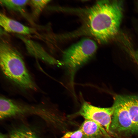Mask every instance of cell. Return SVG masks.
Masks as SVG:
<instances>
[{
	"instance_id": "1",
	"label": "cell",
	"mask_w": 138,
	"mask_h": 138,
	"mask_svg": "<svg viewBox=\"0 0 138 138\" xmlns=\"http://www.w3.org/2000/svg\"><path fill=\"white\" fill-rule=\"evenodd\" d=\"M121 1H103L89 10L88 16L89 30L97 39L106 42L118 32L123 14Z\"/></svg>"
},
{
	"instance_id": "2",
	"label": "cell",
	"mask_w": 138,
	"mask_h": 138,
	"mask_svg": "<svg viewBox=\"0 0 138 138\" xmlns=\"http://www.w3.org/2000/svg\"><path fill=\"white\" fill-rule=\"evenodd\" d=\"M0 64L3 73L8 79L24 89H36L20 54L10 44L3 40L0 44Z\"/></svg>"
},
{
	"instance_id": "3",
	"label": "cell",
	"mask_w": 138,
	"mask_h": 138,
	"mask_svg": "<svg viewBox=\"0 0 138 138\" xmlns=\"http://www.w3.org/2000/svg\"><path fill=\"white\" fill-rule=\"evenodd\" d=\"M97 47L95 41L86 38L72 45L64 51L63 64L68 69L72 76L78 68L94 55Z\"/></svg>"
},
{
	"instance_id": "4",
	"label": "cell",
	"mask_w": 138,
	"mask_h": 138,
	"mask_svg": "<svg viewBox=\"0 0 138 138\" xmlns=\"http://www.w3.org/2000/svg\"><path fill=\"white\" fill-rule=\"evenodd\" d=\"M114 99L110 133L119 137L138 133V130L133 124L120 95H116Z\"/></svg>"
},
{
	"instance_id": "5",
	"label": "cell",
	"mask_w": 138,
	"mask_h": 138,
	"mask_svg": "<svg viewBox=\"0 0 138 138\" xmlns=\"http://www.w3.org/2000/svg\"><path fill=\"white\" fill-rule=\"evenodd\" d=\"M113 111L112 106L107 108L97 107L85 102L78 112L85 119L93 121L103 126L110 133V127Z\"/></svg>"
},
{
	"instance_id": "6",
	"label": "cell",
	"mask_w": 138,
	"mask_h": 138,
	"mask_svg": "<svg viewBox=\"0 0 138 138\" xmlns=\"http://www.w3.org/2000/svg\"><path fill=\"white\" fill-rule=\"evenodd\" d=\"M0 25L5 30L8 32L24 35L29 34L33 32L31 28L1 13L0 14Z\"/></svg>"
},
{
	"instance_id": "7",
	"label": "cell",
	"mask_w": 138,
	"mask_h": 138,
	"mask_svg": "<svg viewBox=\"0 0 138 138\" xmlns=\"http://www.w3.org/2000/svg\"><path fill=\"white\" fill-rule=\"evenodd\" d=\"M23 107L12 100L3 97L0 99V119L3 120L24 112Z\"/></svg>"
},
{
	"instance_id": "8",
	"label": "cell",
	"mask_w": 138,
	"mask_h": 138,
	"mask_svg": "<svg viewBox=\"0 0 138 138\" xmlns=\"http://www.w3.org/2000/svg\"><path fill=\"white\" fill-rule=\"evenodd\" d=\"M130 118L138 130V96L120 95Z\"/></svg>"
},
{
	"instance_id": "9",
	"label": "cell",
	"mask_w": 138,
	"mask_h": 138,
	"mask_svg": "<svg viewBox=\"0 0 138 138\" xmlns=\"http://www.w3.org/2000/svg\"><path fill=\"white\" fill-rule=\"evenodd\" d=\"M79 128L82 131L86 138H102L105 133L100 125L88 119H85Z\"/></svg>"
},
{
	"instance_id": "10",
	"label": "cell",
	"mask_w": 138,
	"mask_h": 138,
	"mask_svg": "<svg viewBox=\"0 0 138 138\" xmlns=\"http://www.w3.org/2000/svg\"><path fill=\"white\" fill-rule=\"evenodd\" d=\"M8 138H40L32 129L25 126L15 129L9 135Z\"/></svg>"
},
{
	"instance_id": "11",
	"label": "cell",
	"mask_w": 138,
	"mask_h": 138,
	"mask_svg": "<svg viewBox=\"0 0 138 138\" xmlns=\"http://www.w3.org/2000/svg\"><path fill=\"white\" fill-rule=\"evenodd\" d=\"M3 5L13 10L23 13L29 0H1Z\"/></svg>"
},
{
	"instance_id": "12",
	"label": "cell",
	"mask_w": 138,
	"mask_h": 138,
	"mask_svg": "<svg viewBox=\"0 0 138 138\" xmlns=\"http://www.w3.org/2000/svg\"><path fill=\"white\" fill-rule=\"evenodd\" d=\"M50 1L49 0H32L29 1L35 15H38L47 5Z\"/></svg>"
},
{
	"instance_id": "13",
	"label": "cell",
	"mask_w": 138,
	"mask_h": 138,
	"mask_svg": "<svg viewBox=\"0 0 138 138\" xmlns=\"http://www.w3.org/2000/svg\"><path fill=\"white\" fill-rule=\"evenodd\" d=\"M61 138H86L82 130L79 128L73 131L66 133Z\"/></svg>"
},
{
	"instance_id": "14",
	"label": "cell",
	"mask_w": 138,
	"mask_h": 138,
	"mask_svg": "<svg viewBox=\"0 0 138 138\" xmlns=\"http://www.w3.org/2000/svg\"><path fill=\"white\" fill-rule=\"evenodd\" d=\"M132 55L134 60L138 65V50L132 53Z\"/></svg>"
},
{
	"instance_id": "15",
	"label": "cell",
	"mask_w": 138,
	"mask_h": 138,
	"mask_svg": "<svg viewBox=\"0 0 138 138\" xmlns=\"http://www.w3.org/2000/svg\"><path fill=\"white\" fill-rule=\"evenodd\" d=\"M0 138H7V137L6 135L1 133L0 135Z\"/></svg>"
},
{
	"instance_id": "16",
	"label": "cell",
	"mask_w": 138,
	"mask_h": 138,
	"mask_svg": "<svg viewBox=\"0 0 138 138\" xmlns=\"http://www.w3.org/2000/svg\"><path fill=\"white\" fill-rule=\"evenodd\" d=\"M117 138H121L118 137Z\"/></svg>"
}]
</instances>
